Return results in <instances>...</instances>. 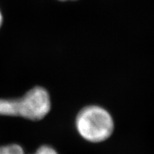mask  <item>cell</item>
Returning <instances> with one entry per match:
<instances>
[{
  "instance_id": "obj_1",
  "label": "cell",
  "mask_w": 154,
  "mask_h": 154,
  "mask_svg": "<svg viewBox=\"0 0 154 154\" xmlns=\"http://www.w3.org/2000/svg\"><path fill=\"white\" fill-rule=\"evenodd\" d=\"M51 109L49 92L42 86L32 88L19 99H0V115L6 116L39 121L50 112Z\"/></svg>"
},
{
  "instance_id": "obj_2",
  "label": "cell",
  "mask_w": 154,
  "mask_h": 154,
  "mask_svg": "<svg viewBox=\"0 0 154 154\" xmlns=\"http://www.w3.org/2000/svg\"><path fill=\"white\" fill-rule=\"evenodd\" d=\"M75 128L79 136L90 143H101L109 139L114 130V121L106 109L89 105L81 109L75 119Z\"/></svg>"
},
{
  "instance_id": "obj_3",
  "label": "cell",
  "mask_w": 154,
  "mask_h": 154,
  "mask_svg": "<svg viewBox=\"0 0 154 154\" xmlns=\"http://www.w3.org/2000/svg\"><path fill=\"white\" fill-rule=\"evenodd\" d=\"M0 154H24V151L22 146L13 143L0 146Z\"/></svg>"
},
{
  "instance_id": "obj_4",
  "label": "cell",
  "mask_w": 154,
  "mask_h": 154,
  "mask_svg": "<svg viewBox=\"0 0 154 154\" xmlns=\"http://www.w3.org/2000/svg\"><path fill=\"white\" fill-rule=\"evenodd\" d=\"M32 154H59V153L51 146L43 145L40 146L35 151V153Z\"/></svg>"
},
{
  "instance_id": "obj_5",
  "label": "cell",
  "mask_w": 154,
  "mask_h": 154,
  "mask_svg": "<svg viewBox=\"0 0 154 154\" xmlns=\"http://www.w3.org/2000/svg\"><path fill=\"white\" fill-rule=\"evenodd\" d=\"M2 23V16L1 12H0V26H1Z\"/></svg>"
},
{
  "instance_id": "obj_6",
  "label": "cell",
  "mask_w": 154,
  "mask_h": 154,
  "mask_svg": "<svg viewBox=\"0 0 154 154\" xmlns=\"http://www.w3.org/2000/svg\"><path fill=\"white\" fill-rule=\"evenodd\" d=\"M61 1H69V0H61Z\"/></svg>"
}]
</instances>
